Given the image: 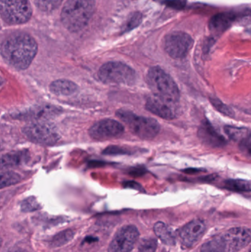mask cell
<instances>
[{
    "instance_id": "6da1fadb",
    "label": "cell",
    "mask_w": 251,
    "mask_h": 252,
    "mask_svg": "<svg viewBox=\"0 0 251 252\" xmlns=\"http://www.w3.org/2000/svg\"><path fill=\"white\" fill-rule=\"evenodd\" d=\"M37 51L36 41L24 32L12 34L1 43V56L9 65L17 69H27L32 63Z\"/></svg>"
},
{
    "instance_id": "7a4b0ae2",
    "label": "cell",
    "mask_w": 251,
    "mask_h": 252,
    "mask_svg": "<svg viewBox=\"0 0 251 252\" xmlns=\"http://www.w3.org/2000/svg\"><path fill=\"white\" fill-rule=\"evenodd\" d=\"M94 9L95 0H67L62 9V23L71 32H78L89 22Z\"/></svg>"
},
{
    "instance_id": "3957f363",
    "label": "cell",
    "mask_w": 251,
    "mask_h": 252,
    "mask_svg": "<svg viewBox=\"0 0 251 252\" xmlns=\"http://www.w3.org/2000/svg\"><path fill=\"white\" fill-rule=\"evenodd\" d=\"M147 82L154 95L174 103L179 101L180 92L176 83L162 68H150L147 72Z\"/></svg>"
},
{
    "instance_id": "277c9868",
    "label": "cell",
    "mask_w": 251,
    "mask_h": 252,
    "mask_svg": "<svg viewBox=\"0 0 251 252\" xmlns=\"http://www.w3.org/2000/svg\"><path fill=\"white\" fill-rule=\"evenodd\" d=\"M116 114L131 132L141 139H153L160 131V125L153 118L138 116L125 110H119Z\"/></svg>"
},
{
    "instance_id": "5b68a950",
    "label": "cell",
    "mask_w": 251,
    "mask_h": 252,
    "mask_svg": "<svg viewBox=\"0 0 251 252\" xmlns=\"http://www.w3.org/2000/svg\"><path fill=\"white\" fill-rule=\"evenodd\" d=\"M100 81L108 84L130 85L136 81V72L131 66L122 62H111L105 63L98 72Z\"/></svg>"
},
{
    "instance_id": "8992f818",
    "label": "cell",
    "mask_w": 251,
    "mask_h": 252,
    "mask_svg": "<svg viewBox=\"0 0 251 252\" xmlns=\"http://www.w3.org/2000/svg\"><path fill=\"white\" fill-rule=\"evenodd\" d=\"M0 12L6 23L19 25L30 19L32 10L29 0H1Z\"/></svg>"
},
{
    "instance_id": "52a82bcc",
    "label": "cell",
    "mask_w": 251,
    "mask_h": 252,
    "mask_svg": "<svg viewBox=\"0 0 251 252\" xmlns=\"http://www.w3.org/2000/svg\"><path fill=\"white\" fill-rule=\"evenodd\" d=\"M194 41L189 34L175 31L168 34L165 39V50L170 57L182 59L190 53Z\"/></svg>"
},
{
    "instance_id": "ba28073f",
    "label": "cell",
    "mask_w": 251,
    "mask_h": 252,
    "mask_svg": "<svg viewBox=\"0 0 251 252\" xmlns=\"http://www.w3.org/2000/svg\"><path fill=\"white\" fill-rule=\"evenodd\" d=\"M25 136L35 143L53 145L58 141L59 134L56 127L45 122H36L24 128Z\"/></svg>"
},
{
    "instance_id": "9c48e42d",
    "label": "cell",
    "mask_w": 251,
    "mask_h": 252,
    "mask_svg": "<svg viewBox=\"0 0 251 252\" xmlns=\"http://www.w3.org/2000/svg\"><path fill=\"white\" fill-rule=\"evenodd\" d=\"M139 233L132 225L122 226L116 232L109 247V252H131L138 241Z\"/></svg>"
},
{
    "instance_id": "30bf717a",
    "label": "cell",
    "mask_w": 251,
    "mask_h": 252,
    "mask_svg": "<svg viewBox=\"0 0 251 252\" xmlns=\"http://www.w3.org/2000/svg\"><path fill=\"white\" fill-rule=\"evenodd\" d=\"M123 132V126L118 121L111 119L98 121L89 129L90 136L96 140H106L119 137Z\"/></svg>"
},
{
    "instance_id": "8fae6325",
    "label": "cell",
    "mask_w": 251,
    "mask_h": 252,
    "mask_svg": "<svg viewBox=\"0 0 251 252\" xmlns=\"http://www.w3.org/2000/svg\"><path fill=\"white\" fill-rule=\"evenodd\" d=\"M145 106L149 112L167 121L175 119L178 114L176 103L164 100L154 94L147 98Z\"/></svg>"
},
{
    "instance_id": "7c38bea8",
    "label": "cell",
    "mask_w": 251,
    "mask_h": 252,
    "mask_svg": "<svg viewBox=\"0 0 251 252\" xmlns=\"http://www.w3.org/2000/svg\"><path fill=\"white\" fill-rule=\"evenodd\" d=\"M223 237L226 251L237 252L247 247L251 242V231L244 227L232 228Z\"/></svg>"
},
{
    "instance_id": "4fadbf2b",
    "label": "cell",
    "mask_w": 251,
    "mask_h": 252,
    "mask_svg": "<svg viewBox=\"0 0 251 252\" xmlns=\"http://www.w3.org/2000/svg\"><path fill=\"white\" fill-rule=\"evenodd\" d=\"M205 230L206 226L204 222L199 219L192 220L180 229V238L186 247H193L203 236Z\"/></svg>"
},
{
    "instance_id": "5bb4252c",
    "label": "cell",
    "mask_w": 251,
    "mask_h": 252,
    "mask_svg": "<svg viewBox=\"0 0 251 252\" xmlns=\"http://www.w3.org/2000/svg\"><path fill=\"white\" fill-rule=\"evenodd\" d=\"M199 138L205 145L213 148H219L226 144L225 138L220 134L209 121H203L197 132Z\"/></svg>"
},
{
    "instance_id": "9a60e30c",
    "label": "cell",
    "mask_w": 251,
    "mask_h": 252,
    "mask_svg": "<svg viewBox=\"0 0 251 252\" xmlns=\"http://www.w3.org/2000/svg\"><path fill=\"white\" fill-rule=\"evenodd\" d=\"M50 91L58 96H68L76 93L78 86L68 80H57L50 86Z\"/></svg>"
},
{
    "instance_id": "2e32d148",
    "label": "cell",
    "mask_w": 251,
    "mask_h": 252,
    "mask_svg": "<svg viewBox=\"0 0 251 252\" xmlns=\"http://www.w3.org/2000/svg\"><path fill=\"white\" fill-rule=\"evenodd\" d=\"M235 16L231 13H220L211 19V29L216 31H223L230 26Z\"/></svg>"
},
{
    "instance_id": "e0dca14e",
    "label": "cell",
    "mask_w": 251,
    "mask_h": 252,
    "mask_svg": "<svg viewBox=\"0 0 251 252\" xmlns=\"http://www.w3.org/2000/svg\"><path fill=\"white\" fill-rule=\"evenodd\" d=\"M224 130L231 140L240 144L251 136V130L246 127L228 126L224 127Z\"/></svg>"
},
{
    "instance_id": "ac0fdd59",
    "label": "cell",
    "mask_w": 251,
    "mask_h": 252,
    "mask_svg": "<svg viewBox=\"0 0 251 252\" xmlns=\"http://www.w3.org/2000/svg\"><path fill=\"white\" fill-rule=\"evenodd\" d=\"M155 234L158 238L167 246H175V239L169 228L163 222H158L154 226Z\"/></svg>"
},
{
    "instance_id": "d6986e66",
    "label": "cell",
    "mask_w": 251,
    "mask_h": 252,
    "mask_svg": "<svg viewBox=\"0 0 251 252\" xmlns=\"http://www.w3.org/2000/svg\"><path fill=\"white\" fill-rule=\"evenodd\" d=\"M226 245L223 236H217L205 243L200 249V252H225Z\"/></svg>"
},
{
    "instance_id": "ffe728a7",
    "label": "cell",
    "mask_w": 251,
    "mask_h": 252,
    "mask_svg": "<svg viewBox=\"0 0 251 252\" xmlns=\"http://www.w3.org/2000/svg\"><path fill=\"white\" fill-rule=\"evenodd\" d=\"M224 188L234 192H250L251 183L241 179H228L224 182Z\"/></svg>"
},
{
    "instance_id": "44dd1931",
    "label": "cell",
    "mask_w": 251,
    "mask_h": 252,
    "mask_svg": "<svg viewBox=\"0 0 251 252\" xmlns=\"http://www.w3.org/2000/svg\"><path fill=\"white\" fill-rule=\"evenodd\" d=\"M20 179L19 175L15 173V172H1V182H0L1 189L5 188V187L10 186V185L18 183L20 181Z\"/></svg>"
},
{
    "instance_id": "7402d4cb",
    "label": "cell",
    "mask_w": 251,
    "mask_h": 252,
    "mask_svg": "<svg viewBox=\"0 0 251 252\" xmlns=\"http://www.w3.org/2000/svg\"><path fill=\"white\" fill-rule=\"evenodd\" d=\"M63 0H35L37 7L42 11L50 12L56 10Z\"/></svg>"
},
{
    "instance_id": "603a6c76",
    "label": "cell",
    "mask_w": 251,
    "mask_h": 252,
    "mask_svg": "<svg viewBox=\"0 0 251 252\" xmlns=\"http://www.w3.org/2000/svg\"><path fill=\"white\" fill-rule=\"evenodd\" d=\"M73 236L74 232L72 230L64 231L53 238L52 245L54 247H60V246L64 245L66 243L69 242L73 238Z\"/></svg>"
},
{
    "instance_id": "cb8c5ba5",
    "label": "cell",
    "mask_w": 251,
    "mask_h": 252,
    "mask_svg": "<svg viewBox=\"0 0 251 252\" xmlns=\"http://www.w3.org/2000/svg\"><path fill=\"white\" fill-rule=\"evenodd\" d=\"M157 241L153 238H145L140 243L139 252H156Z\"/></svg>"
},
{
    "instance_id": "d4e9b609",
    "label": "cell",
    "mask_w": 251,
    "mask_h": 252,
    "mask_svg": "<svg viewBox=\"0 0 251 252\" xmlns=\"http://www.w3.org/2000/svg\"><path fill=\"white\" fill-rule=\"evenodd\" d=\"M21 161V156L18 154H7L1 157V167H7V166H13L19 164Z\"/></svg>"
},
{
    "instance_id": "484cf974",
    "label": "cell",
    "mask_w": 251,
    "mask_h": 252,
    "mask_svg": "<svg viewBox=\"0 0 251 252\" xmlns=\"http://www.w3.org/2000/svg\"><path fill=\"white\" fill-rule=\"evenodd\" d=\"M141 19H142V16H141V13H134L127 22L126 26L125 28V31H130V30L134 29V28H137L141 23Z\"/></svg>"
},
{
    "instance_id": "4316f807",
    "label": "cell",
    "mask_w": 251,
    "mask_h": 252,
    "mask_svg": "<svg viewBox=\"0 0 251 252\" xmlns=\"http://www.w3.org/2000/svg\"><path fill=\"white\" fill-rule=\"evenodd\" d=\"M39 208V204L34 198H28L22 203V210L25 212L35 211Z\"/></svg>"
},
{
    "instance_id": "83f0119b",
    "label": "cell",
    "mask_w": 251,
    "mask_h": 252,
    "mask_svg": "<svg viewBox=\"0 0 251 252\" xmlns=\"http://www.w3.org/2000/svg\"><path fill=\"white\" fill-rule=\"evenodd\" d=\"M212 103L215 106V107H216L217 109H218L222 113L225 114L226 115H232V112H231V109L228 106L223 104L222 102L220 101V100L214 99V100H212Z\"/></svg>"
},
{
    "instance_id": "f1b7e54d",
    "label": "cell",
    "mask_w": 251,
    "mask_h": 252,
    "mask_svg": "<svg viewBox=\"0 0 251 252\" xmlns=\"http://www.w3.org/2000/svg\"><path fill=\"white\" fill-rule=\"evenodd\" d=\"M240 148L243 154L251 157V136L240 143Z\"/></svg>"
},
{
    "instance_id": "f546056e",
    "label": "cell",
    "mask_w": 251,
    "mask_h": 252,
    "mask_svg": "<svg viewBox=\"0 0 251 252\" xmlns=\"http://www.w3.org/2000/svg\"><path fill=\"white\" fill-rule=\"evenodd\" d=\"M249 252H251V247L250 250H249Z\"/></svg>"
}]
</instances>
